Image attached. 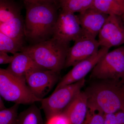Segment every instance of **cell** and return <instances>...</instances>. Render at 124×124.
<instances>
[{"instance_id": "1", "label": "cell", "mask_w": 124, "mask_h": 124, "mask_svg": "<svg viewBox=\"0 0 124 124\" xmlns=\"http://www.w3.org/2000/svg\"><path fill=\"white\" fill-rule=\"evenodd\" d=\"M94 80L84 91L89 109L104 114L124 111V75L116 79Z\"/></svg>"}, {"instance_id": "2", "label": "cell", "mask_w": 124, "mask_h": 124, "mask_svg": "<svg viewBox=\"0 0 124 124\" xmlns=\"http://www.w3.org/2000/svg\"><path fill=\"white\" fill-rule=\"evenodd\" d=\"M25 38L32 44L53 37L58 13V5L24 2Z\"/></svg>"}, {"instance_id": "3", "label": "cell", "mask_w": 124, "mask_h": 124, "mask_svg": "<svg viewBox=\"0 0 124 124\" xmlns=\"http://www.w3.org/2000/svg\"><path fill=\"white\" fill-rule=\"evenodd\" d=\"M69 44L53 37L45 41L24 46L22 52L28 54L44 69L60 73L64 68Z\"/></svg>"}, {"instance_id": "4", "label": "cell", "mask_w": 124, "mask_h": 124, "mask_svg": "<svg viewBox=\"0 0 124 124\" xmlns=\"http://www.w3.org/2000/svg\"><path fill=\"white\" fill-rule=\"evenodd\" d=\"M0 95L4 100L19 104H32L42 100L36 97L27 84L26 79L0 69Z\"/></svg>"}, {"instance_id": "5", "label": "cell", "mask_w": 124, "mask_h": 124, "mask_svg": "<svg viewBox=\"0 0 124 124\" xmlns=\"http://www.w3.org/2000/svg\"><path fill=\"white\" fill-rule=\"evenodd\" d=\"M85 78L78 82L63 86L56 90L48 97L41 101V108L44 112L46 120L62 114L85 84Z\"/></svg>"}, {"instance_id": "6", "label": "cell", "mask_w": 124, "mask_h": 124, "mask_svg": "<svg viewBox=\"0 0 124 124\" xmlns=\"http://www.w3.org/2000/svg\"><path fill=\"white\" fill-rule=\"evenodd\" d=\"M124 75V46L108 51L91 71L94 80L114 79Z\"/></svg>"}, {"instance_id": "7", "label": "cell", "mask_w": 124, "mask_h": 124, "mask_svg": "<svg viewBox=\"0 0 124 124\" xmlns=\"http://www.w3.org/2000/svg\"><path fill=\"white\" fill-rule=\"evenodd\" d=\"M82 36V29L77 15L60 10L54 27L53 38L70 44L71 41L75 42Z\"/></svg>"}, {"instance_id": "8", "label": "cell", "mask_w": 124, "mask_h": 124, "mask_svg": "<svg viewBox=\"0 0 124 124\" xmlns=\"http://www.w3.org/2000/svg\"><path fill=\"white\" fill-rule=\"evenodd\" d=\"M59 73L48 70L33 71L27 74L26 82L34 95L42 100L59 80Z\"/></svg>"}, {"instance_id": "9", "label": "cell", "mask_w": 124, "mask_h": 124, "mask_svg": "<svg viewBox=\"0 0 124 124\" xmlns=\"http://www.w3.org/2000/svg\"><path fill=\"white\" fill-rule=\"evenodd\" d=\"M101 47L108 49L124 44V24L120 16H108L98 35Z\"/></svg>"}, {"instance_id": "10", "label": "cell", "mask_w": 124, "mask_h": 124, "mask_svg": "<svg viewBox=\"0 0 124 124\" xmlns=\"http://www.w3.org/2000/svg\"><path fill=\"white\" fill-rule=\"evenodd\" d=\"M109 50L106 47H101L93 56L73 66L72 69L60 80L54 90L84 79Z\"/></svg>"}, {"instance_id": "11", "label": "cell", "mask_w": 124, "mask_h": 124, "mask_svg": "<svg viewBox=\"0 0 124 124\" xmlns=\"http://www.w3.org/2000/svg\"><path fill=\"white\" fill-rule=\"evenodd\" d=\"M100 46L98 40L86 37H81L70 47L67 55L64 68L73 67L96 53Z\"/></svg>"}, {"instance_id": "12", "label": "cell", "mask_w": 124, "mask_h": 124, "mask_svg": "<svg viewBox=\"0 0 124 124\" xmlns=\"http://www.w3.org/2000/svg\"><path fill=\"white\" fill-rule=\"evenodd\" d=\"M82 36L96 39L109 15L90 7L77 15Z\"/></svg>"}, {"instance_id": "13", "label": "cell", "mask_w": 124, "mask_h": 124, "mask_svg": "<svg viewBox=\"0 0 124 124\" xmlns=\"http://www.w3.org/2000/svg\"><path fill=\"white\" fill-rule=\"evenodd\" d=\"M88 99L84 91L78 93L62 114L70 124H82L88 113Z\"/></svg>"}, {"instance_id": "14", "label": "cell", "mask_w": 124, "mask_h": 124, "mask_svg": "<svg viewBox=\"0 0 124 124\" xmlns=\"http://www.w3.org/2000/svg\"><path fill=\"white\" fill-rule=\"evenodd\" d=\"M13 60L7 70L16 76L26 79L27 73L33 71L46 70L40 67L28 54L23 52L14 54Z\"/></svg>"}, {"instance_id": "15", "label": "cell", "mask_w": 124, "mask_h": 124, "mask_svg": "<svg viewBox=\"0 0 124 124\" xmlns=\"http://www.w3.org/2000/svg\"><path fill=\"white\" fill-rule=\"evenodd\" d=\"M0 32L24 43L25 38L24 21L20 15L7 22L0 23Z\"/></svg>"}, {"instance_id": "16", "label": "cell", "mask_w": 124, "mask_h": 124, "mask_svg": "<svg viewBox=\"0 0 124 124\" xmlns=\"http://www.w3.org/2000/svg\"><path fill=\"white\" fill-rule=\"evenodd\" d=\"M91 7L107 15L121 16L124 8L116 0H93Z\"/></svg>"}, {"instance_id": "17", "label": "cell", "mask_w": 124, "mask_h": 124, "mask_svg": "<svg viewBox=\"0 0 124 124\" xmlns=\"http://www.w3.org/2000/svg\"><path fill=\"white\" fill-rule=\"evenodd\" d=\"M16 124H44L40 110L33 103L18 115Z\"/></svg>"}, {"instance_id": "18", "label": "cell", "mask_w": 124, "mask_h": 124, "mask_svg": "<svg viewBox=\"0 0 124 124\" xmlns=\"http://www.w3.org/2000/svg\"><path fill=\"white\" fill-rule=\"evenodd\" d=\"M20 7L12 0H0V23L21 15Z\"/></svg>"}, {"instance_id": "19", "label": "cell", "mask_w": 124, "mask_h": 124, "mask_svg": "<svg viewBox=\"0 0 124 124\" xmlns=\"http://www.w3.org/2000/svg\"><path fill=\"white\" fill-rule=\"evenodd\" d=\"M93 0H58L60 10L79 13L91 7Z\"/></svg>"}, {"instance_id": "20", "label": "cell", "mask_w": 124, "mask_h": 124, "mask_svg": "<svg viewBox=\"0 0 124 124\" xmlns=\"http://www.w3.org/2000/svg\"><path fill=\"white\" fill-rule=\"evenodd\" d=\"M24 43L5 35L0 32V52L11 53L13 55L22 52L24 47Z\"/></svg>"}, {"instance_id": "21", "label": "cell", "mask_w": 124, "mask_h": 124, "mask_svg": "<svg viewBox=\"0 0 124 124\" xmlns=\"http://www.w3.org/2000/svg\"><path fill=\"white\" fill-rule=\"evenodd\" d=\"M19 105L15 103L10 107L0 110V124H16Z\"/></svg>"}, {"instance_id": "22", "label": "cell", "mask_w": 124, "mask_h": 124, "mask_svg": "<svg viewBox=\"0 0 124 124\" xmlns=\"http://www.w3.org/2000/svg\"><path fill=\"white\" fill-rule=\"evenodd\" d=\"M104 114L89 109L85 120L82 124H104Z\"/></svg>"}, {"instance_id": "23", "label": "cell", "mask_w": 124, "mask_h": 124, "mask_svg": "<svg viewBox=\"0 0 124 124\" xmlns=\"http://www.w3.org/2000/svg\"><path fill=\"white\" fill-rule=\"evenodd\" d=\"M46 124H70L66 117L62 114L54 116L47 121Z\"/></svg>"}, {"instance_id": "24", "label": "cell", "mask_w": 124, "mask_h": 124, "mask_svg": "<svg viewBox=\"0 0 124 124\" xmlns=\"http://www.w3.org/2000/svg\"><path fill=\"white\" fill-rule=\"evenodd\" d=\"M14 58V55L10 56L7 53L0 52V64H9L13 60Z\"/></svg>"}, {"instance_id": "25", "label": "cell", "mask_w": 124, "mask_h": 124, "mask_svg": "<svg viewBox=\"0 0 124 124\" xmlns=\"http://www.w3.org/2000/svg\"><path fill=\"white\" fill-rule=\"evenodd\" d=\"M104 124H118L115 113L104 114Z\"/></svg>"}, {"instance_id": "26", "label": "cell", "mask_w": 124, "mask_h": 124, "mask_svg": "<svg viewBox=\"0 0 124 124\" xmlns=\"http://www.w3.org/2000/svg\"><path fill=\"white\" fill-rule=\"evenodd\" d=\"M24 2L36 3H50L58 5V0H22Z\"/></svg>"}, {"instance_id": "27", "label": "cell", "mask_w": 124, "mask_h": 124, "mask_svg": "<svg viewBox=\"0 0 124 124\" xmlns=\"http://www.w3.org/2000/svg\"><path fill=\"white\" fill-rule=\"evenodd\" d=\"M117 124H124V111H120L115 113Z\"/></svg>"}, {"instance_id": "28", "label": "cell", "mask_w": 124, "mask_h": 124, "mask_svg": "<svg viewBox=\"0 0 124 124\" xmlns=\"http://www.w3.org/2000/svg\"><path fill=\"white\" fill-rule=\"evenodd\" d=\"M6 108V107L5 106L4 103L2 100V98L0 97V110H4Z\"/></svg>"}, {"instance_id": "29", "label": "cell", "mask_w": 124, "mask_h": 124, "mask_svg": "<svg viewBox=\"0 0 124 124\" xmlns=\"http://www.w3.org/2000/svg\"><path fill=\"white\" fill-rule=\"evenodd\" d=\"M123 8H124V0H116Z\"/></svg>"}, {"instance_id": "30", "label": "cell", "mask_w": 124, "mask_h": 124, "mask_svg": "<svg viewBox=\"0 0 124 124\" xmlns=\"http://www.w3.org/2000/svg\"><path fill=\"white\" fill-rule=\"evenodd\" d=\"M120 17L124 24V13Z\"/></svg>"}]
</instances>
